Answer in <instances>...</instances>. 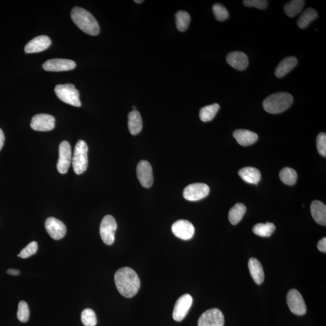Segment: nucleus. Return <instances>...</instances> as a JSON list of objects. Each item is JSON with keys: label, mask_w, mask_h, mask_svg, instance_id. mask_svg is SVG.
Masks as SVG:
<instances>
[{"label": "nucleus", "mask_w": 326, "mask_h": 326, "mask_svg": "<svg viewBox=\"0 0 326 326\" xmlns=\"http://www.w3.org/2000/svg\"><path fill=\"white\" fill-rule=\"evenodd\" d=\"M37 250V244L36 242H32L23 248L20 252L18 256L26 259L35 254Z\"/></svg>", "instance_id": "nucleus-35"}, {"label": "nucleus", "mask_w": 326, "mask_h": 326, "mask_svg": "<svg viewBox=\"0 0 326 326\" xmlns=\"http://www.w3.org/2000/svg\"><path fill=\"white\" fill-rule=\"evenodd\" d=\"M318 13L314 9L309 8L306 10L298 18L297 25L300 29H305L309 26L311 22L317 18Z\"/></svg>", "instance_id": "nucleus-26"}, {"label": "nucleus", "mask_w": 326, "mask_h": 326, "mask_svg": "<svg viewBox=\"0 0 326 326\" xmlns=\"http://www.w3.org/2000/svg\"><path fill=\"white\" fill-rule=\"evenodd\" d=\"M305 5L303 0H293L286 4L284 6L285 14L290 17H294L302 11Z\"/></svg>", "instance_id": "nucleus-28"}, {"label": "nucleus", "mask_w": 326, "mask_h": 326, "mask_svg": "<svg viewBox=\"0 0 326 326\" xmlns=\"http://www.w3.org/2000/svg\"><path fill=\"white\" fill-rule=\"evenodd\" d=\"M293 98L291 94L285 92H277L266 98L263 107L271 114H279L291 106Z\"/></svg>", "instance_id": "nucleus-3"}, {"label": "nucleus", "mask_w": 326, "mask_h": 326, "mask_svg": "<svg viewBox=\"0 0 326 326\" xmlns=\"http://www.w3.org/2000/svg\"><path fill=\"white\" fill-rule=\"evenodd\" d=\"M7 274L12 275H18L19 274V271L16 269H9L7 271Z\"/></svg>", "instance_id": "nucleus-40"}, {"label": "nucleus", "mask_w": 326, "mask_h": 326, "mask_svg": "<svg viewBox=\"0 0 326 326\" xmlns=\"http://www.w3.org/2000/svg\"><path fill=\"white\" fill-rule=\"evenodd\" d=\"M310 212L313 219L318 224L326 225V206L320 200H313L310 205Z\"/></svg>", "instance_id": "nucleus-20"}, {"label": "nucleus", "mask_w": 326, "mask_h": 326, "mask_svg": "<svg viewBox=\"0 0 326 326\" xmlns=\"http://www.w3.org/2000/svg\"><path fill=\"white\" fill-rule=\"evenodd\" d=\"M56 96L62 102L72 106L81 107L79 92L72 84L57 85L54 89Z\"/></svg>", "instance_id": "nucleus-5"}, {"label": "nucleus", "mask_w": 326, "mask_h": 326, "mask_svg": "<svg viewBox=\"0 0 326 326\" xmlns=\"http://www.w3.org/2000/svg\"><path fill=\"white\" fill-rule=\"evenodd\" d=\"M132 109H134V110H136V107H135V106H133Z\"/></svg>", "instance_id": "nucleus-42"}, {"label": "nucleus", "mask_w": 326, "mask_h": 326, "mask_svg": "<svg viewBox=\"0 0 326 326\" xmlns=\"http://www.w3.org/2000/svg\"><path fill=\"white\" fill-rule=\"evenodd\" d=\"M213 12L216 19L219 21H224L228 19L229 14L225 7L221 4H215L213 6Z\"/></svg>", "instance_id": "nucleus-34"}, {"label": "nucleus", "mask_w": 326, "mask_h": 326, "mask_svg": "<svg viewBox=\"0 0 326 326\" xmlns=\"http://www.w3.org/2000/svg\"><path fill=\"white\" fill-rule=\"evenodd\" d=\"M81 320L85 326H95L97 325L96 313L91 309L83 310L81 314Z\"/></svg>", "instance_id": "nucleus-32"}, {"label": "nucleus", "mask_w": 326, "mask_h": 326, "mask_svg": "<svg viewBox=\"0 0 326 326\" xmlns=\"http://www.w3.org/2000/svg\"><path fill=\"white\" fill-rule=\"evenodd\" d=\"M298 60L294 56L285 57L277 65L275 74L278 78L284 77L297 65Z\"/></svg>", "instance_id": "nucleus-22"}, {"label": "nucleus", "mask_w": 326, "mask_h": 326, "mask_svg": "<svg viewBox=\"0 0 326 326\" xmlns=\"http://www.w3.org/2000/svg\"><path fill=\"white\" fill-rule=\"evenodd\" d=\"M45 228L50 236L54 240L63 238L67 233V228L63 222L54 217L47 218Z\"/></svg>", "instance_id": "nucleus-12"}, {"label": "nucleus", "mask_w": 326, "mask_h": 326, "mask_svg": "<svg viewBox=\"0 0 326 326\" xmlns=\"http://www.w3.org/2000/svg\"><path fill=\"white\" fill-rule=\"evenodd\" d=\"M143 122L141 115L137 110H133L128 114V128L133 135L139 134L142 129Z\"/></svg>", "instance_id": "nucleus-24"}, {"label": "nucleus", "mask_w": 326, "mask_h": 326, "mask_svg": "<svg viewBox=\"0 0 326 326\" xmlns=\"http://www.w3.org/2000/svg\"><path fill=\"white\" fill-rule=\"evenodd\" d=\"M72 162V149L69 142L63 141L59 145V159L57 169L62 174H66Z\"/></svg>", "instance_id": "nucleus-10"}, {"label": "nucleus", "mask_w": 326, "mask_h": 326, "mask_svg": "<svg viewBox=\"0 0 326 326\" xmlns=\"http://www.w3.org/2000/svg\"><path fill=\"white\" fill-rule=\"evenodd\" d=\"M227 63L235 69L242 71L247 69L249 60L244 52L235 51L230 53L226 57Z\"/></svg>", "instance_id": "nucleus-18"}, {"label": "nucleus", "mask_w": 326, "mask_h": 326, "mask_svg": "<svg viewBox=\"0 0 326 326\" xmlns=\"http://www.w3.org/2000/svg\"><path fill=\"white\" fill-rule=\"evenodd\" d=\"M172 233L181 239H191L195 234V227L191 222L186 220H179L172 226Z\"/></svg>", "instance_id": "nucleus-14"}, {"label": "nucleus", "mask_w": 326, "mask_h": 326, "mask_svg": "<svg viewBox=\"0 0 326 326\" xmlns=\"http://www.w3.org/2000/svg\"><path fill=\"white\" fill-rule=\"evenodd\" d=\"M117 228V222L111 215H107L103 218L100 224V234L105 244L111 245L113 244Z\"/></svg>", "instance_id": "nucleus-6"}, {"label": "nucleus", "mask_w": 326, "mask_h": 326, "mask_svg": "<svg viewBox=\"0 0 326 326\" xmlns=\"http://www.w3.org/2000/svg\"><path fill=\"white\" fill-rule=\"evenodd\" d=\"M248 268L253 280L257 285H261L265 279L264 272L262 264L255 258H251L248 262Z\"/></svg>", "instance_id": "nucleus-21"}, {"label": "nucleus", "mask_w": 326, "mask_h": 326, "mask_svg": "<svg viewBox=\"0 0 326 326\" xmlns=\"http://www.w3.org/2000/svg\"><path fill=\"white\" fill-rule=\"evenodd\" d=\"M243 3L247 7L264 10L268 6V1L266 0H245Z\"/></svg>", "instance_id": "nucleus-37"}, {"label": "nucleus", "mask_w": 326, "mask_h": 326, "mask_svg": "<svg viewBox=\"0 0 326 326\" xmlns=\"http://www.w3.org/2000/svg\"><path fill=\"white\" fill-rule=\"evenodd\" d=\"M76 64L70 59H53L48 60L42 65L45 70L48 72H65L75 69Z\"/></svg>", "instance_id": "nucleus-16"}, {"label": "nucleus", "mask_w": 326, "mask_h": 326, "mask_svg": "<svg viewBox=\"0 0 326 326\" xmlns=\"http://www.w3.org/2000/svg\"><path fill=\"white\" fill-rule=\"evenodd\" d=\"M193 303V298L190 294H184L177 300L173 311V318L177 322H181L189 312Z\"/></svg>", "instance_id": "nucleus-11"}, {"label": "nucleus", "mask_w": 326, "mask_h": 326, "mask_svg": "<svg viewBox=\"0 0 326 326\" xmlns=\"http://www.w3.org/2000/svg\"><path fill=\"white\" fill-rule=\"evenodd\" d=\"M52 44L51 39L46 35L38 36L30 41L25 46L27 54H34L44 51L48 49Z\"/></svg>", "instance_id": "nucleus-17"}, {"label": "nucleus", "mask_w": 326, "mask_h": 326, "mask_svg": "<svg viewBox=\"0 0 326 326\" xmlns=\"http://www.w3.org/2000/svg\"><path fill=\"white\" fill-rule=\"evenodd\" d=\"M239 175L245 182L257 184L261 180L260 170L253 167H245L239 171Z\"/></svg>", "instance_id": "nucleus-23"}, {"label": "nucleus", "mask_w": 326, "mask_h": 326, "mask_svg": "<svg viewBox=\"0 0 326 326\" xmlns=\"http://www.w3.org/2000/svg\"><path fill=\"white\" fill-rule=\"evenodd\" d=\"M247 208L242 203H237L230 209L228 213V219L231 224L236 225L244 217Z\"/></svg>", "instance_id": "nucleus-25"}, {"label": "nucleus", "mask_w": 326, "mask_h": 326, "mask_svg": "<svg viewBox=\"0 0 326 326\" xmlns=\"http://www.w3.org/2000/svg\"><path fill=\"white\" fill-rule=\"evenodd\" d=\"M210 188L204 183H194L187 185L183 192L185 199L190 201H197L209 194Z\"/></svg>", "instance_id": "nucleus-7"}, {"label": "nucleus", "mask_w": 326, "mask_h": 326, "mask_svg": "<svg viewBox=\"0 0 326 326\" xmlns=\"http://www.w3.org/2000/svg\"><path fill=\"white\" fill-rule=\"evenodd\" d=\"M219 109V105L217 104L210 105L202 108L199 112L200 119L204 122L211 121L214 119Z\"/></svg>", "instance_id": "nucleus-27"}, {"label": "nucleus", "mask_w": 326, "mask_h": 326, "mask_svg": "<svg viewBox=\"0 0 326 326\" xmlns=\"http://www.w3.org/2000/svg\"><path fill=\"white\" fill-rule=\"evenodd\" d=\"M275 230V225L270 222H267L266 224L260 223L255 225L253 228V233L260 237H270Z\"/></svg>", "instance_id": "nucleus-29"}, {"label": "nucleus", "mask_w": 326, "mask_h": 326, "mask_svg": "<svg viewBox=\"0 0 326 326\" xmlns=\"http://www.w3.org/2000/svg\"><path fill=\"white\" fill-rule=\"evenodd\" d=\"M4 140L5 137L4 133L2 132V130L0 129V150H1L2 146H3Z\"/></svg>", "instance_id": "nucleus-39"}, {"label": "nucleus", "mask_w": 326, "mask_h": 326, "mask_svg": "<svg viewBox=\"0 0 326 326\" xmlns=\"http://www.w3.org/2000/svg\"><path fill=\"white\" fill-rule=\"evenodd\" d=\"M137 178L143 187L149 188L154 182L152 167L150 163L146 160H142L139 163L137 167Z\"/></svg>", "instance_id": "nucleus-15"}, {"label": "nucleus", "mask_w": 326, "mask_h": 326, "mask_svg": "<svg viewBox=\"0 0 326 326\" xmlns=\"http://www.w3.org/2000/svg\"><path fill=\"white\" fill-rule=\"evenodd\" d=\"M288 307L293 313L303 315L307 313V306L301 293L297 290H290L287 295Z\"/></svg>", "instance_id": "nucleus-9"}, {"label": "nucleus", "mask_w": 326, "mask_h": 326, "mask_svg": "<svg viewBox=\"0 0 326 326\" xmlns=\"http://www.w3.org/2000/svg\"><path fill=\"white\" fill-rule=\"evenodd\" d=\"M280 179L284 184L292 185L297 180V174L294 169L290 167H285L279 174Z\"/></svg>", "instance_id": "nucleus-30"}, {"label": "nucleus", "mask_w": 326, "mask_h": 326, "mask_svg": "<svg viewBox=\"0 0 326 326\" xmlns=\"http://www.w3.org/2000/svg\"><path fill=\"white\" fill-rule=\"evenodd\" d=\"M72 18L74 23L85 34L96 36L100 32L99 23L92 15L81 7H75L72 9Z\"/></svg>", "instance_id": "nucleus-2"}, {"label": "nucleus", "mask_w": 326, "mask_h": 326, "mask_svg": "<svg viewBox=\"0 0 326 326\" xmlns=\"http://www.w3.org/2000/svg\"><path fill=\"white\" fill-rule=\"evenodd\" d=\"M318 249L321 252L326 253V238H323L322 239H321L319 242L318 243L317 245Z\"/></svg>", "instance_id": "nucleus-38"}, {"label": "nucleus", "mask_w": 326, "mask_h": 326, "mask_svg": "<svg viewBox=\"0 0 326 326\" xmlns=\"http://www.w3.org/2000/svg\"><path fill=\"white\" fill-rule=\"evenodd\" d=\"M115 285L118 291L125 297L131 298L139 292L140 281L139 276L132 268H120L114 275Z\"/></svg>", "instance_id": "nucleus-1"}, {"label": "nucleus", "mask_w": 326, "mask_h": 326, "mask_svg": "<svg viewBox=\"0 0 326 326\" xmlns=\"http://www.w3.org/2000/svg\"><path fill=\"white\" fill-rule=\"evenodd\" d=\"M31 127L37 131H50L55 127L54 117L49 114H37L33 117Z\"/></svg>", "instance_id": "nucleus-13"}, {"label": "nucleus", "mask_w": 326, "mask_h": 326, "mask_svg": "<svg viewBox=\"0 0 326 326\" xmlns=\"http://www.w3.org/2000/svg\"><path fill=\"white\" fill-rule=\"evenodd\" d=\"M317 146L318 152L322 156L326 157V134L321 132L317 137Z\"/></svg>", "instance_id": "nucleus-36"}, {"label": "nucleus", "mask_w": 326, "mask_h": 326, "mask_svg": "<svg viewBox=\"0 0 326 326\" xmlns=\"http://www.w3.org/2000/svg\"><path fill=\"white\" fill-rule=\"evenodd\" d=\"M29 308L28 305L24 301H21L18 308L17 317L20 322L26 323L28 322L29 318Z\"/></svg>", "instance_id": "nucleus-33"}, {"label": "nucleus", "mask_w": 326, "mask_h": 326, "mask_svg": "<svg viewBox=\"0 0 326 326\" xmlns=\"http://www.w3.org/2000/svg\"><path fill=\"white\" fill-rule=\"evenodd\" d=\"M233 137L238 144L242 146H248L257 142L258 135L256 133L247 129H237L233 132Z\"/></svg>", "instance_id": "nucleus-19"}, {"label": "nucleus", "mask_w": 326, "mask_h": 326, "mask_svg": "<svg viewBox=\"0 0 326 326\" xmlns=\"http://www.w3.org/2000/svg\"><path fill=\"white\" fill-rule=\"evenodd\" d=\"M88 147L86 142L84 140L77 142L74 148L73 157H72V167L75 173L81 175L86 171L88 167Z\"/></svg>", "instance_id": "nucleus-4"}, {"label": "nucleus", "mask_w": 326, "mask_h": 326, "mask_svg": "<svg viewBox=\"0 0 326 326\" xmlns=\"http://www.w3.org/2000/svg\"><path fill=\"white\" fill-rule=\"evenodd\" d=\"M177 29L180 32H185L189 27L190 17L189 13L185 11H179L175 15Z\"/></svg>", "instance_id": "nucleus-31"}, {"label": "nucleus", "mask_w": 326, "mask_h": 326, "mask_svg": "<svg viewBox=\"0 0 326 326\" xmlns=\"http://www.w3.org/2000/svg\"><path fill=\"white\" fill-rule=\"evenodd\" d=\"M224 317L222 312L213 308L203 313L198 320V326H224Z\"/></svg>", "instance_id": "nucleus-8"}, {"label": "nucleus", "mask_w": 326, "mask_h": 326, "mask_svg": "<svg viewBox=\"0 0 326 326\" xmlns=\"http://www.w3.org/2000/svg\"><path fill=\"white\" fill-rule=\"evenodd\" d=\"M134 2H136V3L137 4H140L142 3V2H144V1H143V0H141V1H137V0H135Z\"/></svg>", "instance_id": "nucleus-41"}]
</instances>
